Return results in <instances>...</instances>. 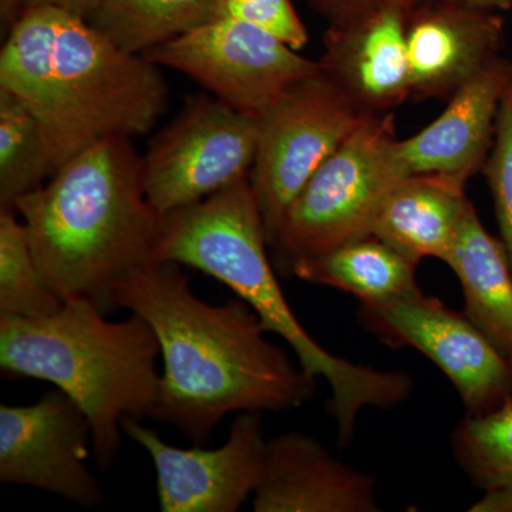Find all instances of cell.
Masks as SVG:
<instances>
[{"label": "cell", "instance_id": "1", "mask_svg": "<svg viewBox=\"0 0 512 512\" xmlns=\"http://www.w3.org/2000/svg\"><path fill=\"white\" fill-rule=\"evenodd\" d=\"M181 268L151 262L114 286L116 306L146 319L160 343L163 372L151 417L207 446L229 413L308 403L318 379L265 338L254 309L239 298L202 301Z\"/></svg>", "mask_w": 512, "mask_h": 512}, {"label": "cell", "instance_id": "2", "mask_svg": "<svg viewBox=\"0 0 512 512\" xmlns=\"http://www.w3.org/2000/svg\"><path fill=\"white\" fill-rule=\"evenodd\" d=\"M0 89L18 96L39 121L50 177L99 141L143 136L168 107L160 66L55 8L23 9L8 30Z\"/></svg>", "mask_w": 512, "mask_h": 512}, {"label": "cell", "instance_id": "3", "mask_svg": "<svg viewBox=\"0 0 512 512\" xmlns=\"http://www.w3.org/2000/svg\"><path fill=\"white\" fill-rule=\"evenodd\" d=\"M47 285L107 312L114 286L153 262L161 215L131 138L99 141L13 205Z\"/></svg>", "mask_w": 512, "mask_h": 512}, {"label": "cell", "instance_id": "4", "mask_svg": "<svg viewBox=\"0 0 512 512\" xmlns=\"http://www.w3.org/2000/svg\"><path fill=\"white\" fill-rule=\"evenodd\" d=\"M268 249L261 211L245 177L161 217L153 262L197 269L247 302L266 332L276 333L291 346L309 376L329 383L338 441L349 446L357 414L366 407L387 410L406 402L413 392L412 376L356 365L320 346L286 301Z\"/></svg>", "mask_w": 512, "mask_h": 512}, {"label": "cell", "instance_id": "5", "mask_svg": "<svg viewBox=\"0 0 512 512\" xmlns=\"http://www.w3.org/2000/svg\"><path fill=\"white\" fill-rule=\"evenodd\" d=\"M160 343L137 313L113 322L86 298L64 301L46 318H0V369L45 380L72 397L92 424L93 454L110 470L123 421L153 416L160 393Z\"/></svg>", "mask_w": 512, "mask_h": 512}, {"label": "cell", "instance_id": "6", "mask_svg": "<svg viewBox=\"0 0 512 512\" xmlns=\"http://www.w3.org/2000/svg\"><path fill=\"white\" fill-rule=\"evenodd\" d=\"M393 113L369 116L293 201L269 245L276 272L301 259L372 235L380 208L403 175L393 161Z\"/></svg>", "mask_w": 512, "mask_h": 512}, {"label": "cell", "instance_id": "7", "mask_svg": "<svg viewBox=\"0 0 512 512\" xmlns=\"http://www.w3.org/2000/svg\"><path fill=\"white\" fill-rule=\"evenodd\" d=\"M365 117L322 72L299 80L258 114L249 183L268 247L299 192Z\"/></svg>", "mask_w": 512, "mask_h": 512}, {"label": "cell", "instance_id": "8", "mask_svg": "<svg viewBox=\"0 0 512 512\" xmlns=\"http://www.w3.org/2000/svg\"><path fill=\"white\" fill-rule=\"evenodd\" d=\"M256 141L258 116L214 96L192 97L143 156L148 201L164 217L249 177Z\"/></svg>", "mask_w": 512, "mask_h": 512}, {"label": "cell", "instance_id": "9", "mask_svg": "<svg viewBox=\"0 0 512 512\" xmlns=\"http://www.w3.org/2000/svg\"><path fill=\"white\" fill-rule=\"evenodd\" d=\"M143 56L161 69L191 77L215 99L255 116L293 84L320 72L318 60L232 18L212 19Z\"/></svg>", "mask_w": 512, "mask_h": 512}, {"label": "cell", "instance_id": "10", "mask_svg": "<svg viewBox=\"0 0 512 512\" xmlns=\"http://www.w3.org/2000/svg\"><path fill=\"white\" fill-rule=\"evenodd\" d=\"M360 323L393 348L429 357L460 394L467 414L481 416L512 396L511 360L464 313L421 289L383 302L360 303Z\"/></svg>", "mask_w": 512, "mask_h": 512}, {"label": "cell", "instance_id": "11", "mask_svg": "<svg viewBox=\"0 0 512 512\" xmlns=\"http://www.w3.org/2000/svg\"><path fill=\"white\" fill-rule=\"evenodd\" d=\"M92 424L72 397L49 390L29 406H0V481L37 488L82 507L104 503L87 467Z\"/></svg>", "mask_w": 512, "mask_h": 512}, {"label": "cell", "instance_id": "12", "mask_svg": "<svg viewBox=\"0 0 512 512\" xmlns=\"http://www.w3.org/2000/svg\"><path fill=\"white\" fill-rule=\"evenodd\" d=\"M124 433L150 454L163 512H235L261 480L266 440L262 413L241 412L224 446L174 447L140 420L123 421Z\"/></svg>", "mask_w": 512, "mask_h": 512}, {"label": "cell", "instance_id": "13", "mask_svg": "<svg viewBox=\"0 0 512 512\" xmlns=\"http://www.w3.org/2000/svg\"><path fill=\"white\" fill-rule=\"evenodd\" d=\"M504 22L497 10L429 0L406 25L413 100H448L500 57Z\"/></svg>", "mask_w": 512, "mask_h": 512}, {"label": "cell", "instance_id": "14", "mask_svg": "<svg viewBox=\"0 0 512 512\" xmlns=\"http://www.w3.org/2000/svg\"><path fill=\"white\" fill-rule=\"evenodd\" d=\"M511 79L512 63L498 57L448 99L433 123L406 140L397 138L393 161L400 174L456 175L468 181L483 170Z\"/></svg>", "mask_w": 512, "mask_h": 512}, {"label": "cell", "instance_id": "15", "mask_svg": "<svg viewBox=\"0 0 512 512\" xmlns=\"http://www.w3.org/2000/svg\"><path fill=\"white\" fill-rule=\"evenodd\" d=\"M409 9L389 6L342 26H329L320 72L363 116L392 113L412 99L406 25Z\"/></svg>", "mask_w": 512, "mask_h": 512}, {"label": "cell", "instance_id": "16", "mask_svg": "<svg viewBox=\"0 0 512 512\" xmlns=\"http://www.w3.org/2000/svg\"><path fill=\"white\" fill-rule=\"evenodd\" d=\"M255 512H377L376 481L303 433L266 440Z\"/></svg>", "mask_w": 512, "mask_h": 512}, {"label": "cell", "instance_id": "17", "mask_svg": "<svg viewBox=\"0 0 512 512\" xmlns=\"http://www.w3.org/2000/svg\"><path fill=\"white\" fill-rule=\"evenodd\" d=\"M466 184L446 174L402 178L384 200L372 235L413 264L426 258L444 262L471 204Z\"/></svg>", "mask_w": 512, "mask_h": 512}, {"label": "cell", "instance_id": "18", "mask_svg": "<svg viewBox=\"0 0 512 512\" xmlns=\"http://www.w3.org/2000/svg\"><path fill=\"white\" fill-rule=\"evenodd\" d=\"M444 262L463 289L464 315L512 362V265L470 204Z\"/></svg>", "mask_w": 512, "mask_h": 512}, {"label": "cell", "instance_id": "19", "mask_svg": "<svg viewBox=\"0 0 512 512\" xmlns=\"http://www.w3.org/2000/svg\"><path fill=\"white\" fill-rule=\"evenodd\" d=\"M417 266L369 235L301 259L291 276L350 293L362 303H375L419 291Z\"/></svg>", "mask_w": 512, "mask_h": 512}, {"label": "cell", "instance_id": "20", "mask_svg": "<svg viewBox=\"0 0 512 512\" xmlns=\"http://www.w3.org/2000/svg\"><path fill=\"white\" fill-rule=\"evenodd\" d=\"M218 6L220 0H103L89 23L119 49L143 56L211 22Z\"/></svg>", "mask_w": 512, "mask_h": 512}, {"label": "cell", "instance_id": "21", "mask_svg": "<svg viewBox=\"0 0 512 512\" xmlns=\"http://www.w3.org/2000/svg\"><path fill=\"white\" fill-rule=\"evenodd\" d=\"M50 178L45 137L35 114L15 94L0 89V208Z\"/></svg>", "mask_w": 512, "mask_h": 512}, {"label": "cell", "instance_id": "22", "mask_svg": "<svg viewBox=\"0 0 512 512\" xmlns=\"http://www.w3.org/2000/svg\"><path fill=\"white\" fill-rule=\"evenodd\" d=\"M63 303L43 278L19 215L0 208V318H46Z\"/></svg>", "mask_w": 512, "mask_h": 512}, {"label": "cell", "instance_id": "23", "mask_svg": "<svg viewBox=\"0 0 512 512\" xmlns=\"http://www.w3.org/2000/svg\"><path fill=\"white\" fill-rule=\"evenodd\" d=\"M451 448L474 487L512 488V396L493 412L466 414L451 434Z\"/></svg>", "mask_w": 512, "mask_h": 512}, {"label": "cell", "instance_id": "24", "mask_svg": "<svg viewBox=\"0 0 512 512\" xmlns=\"http://www.w3.org/2000/svg\"><path fill=\"white\" fill-rule=\"evenodd\" d=\"M481 171L493 195L500 239L512 265V79L498 113L493 147Z\"/></svg>", "mask_w": 512, "mask_h": 512}, {"label": "cell", "instance_id": "25", "mask_svg": "<svg viewBox=\"0 0 512 512\" xmlns=\"http://www.w3.org/2000/svg\"><path fill=\"white\" fill-rule=\"evenodd\" d=\"M217 18L249 23L298 52L309 42L308 30L291 0H220Z\"/></svg>", "mask_w": 512, "mask_h": 512}, {"label": "cell", "instance_id": "26", "mask_svg": "<svg viewBox=\"0 0 512 512\" xmlns=\"http://www.w3.org/2000/svg\"><path fill=\"white\" fill-rule=\"evenodd\" d=\"M426 2L429 0H308L329 26L348 25L389 6L412 10Z\"/></svg>", "mask_w": 512, "mask_h": 512}, {"label": "cell", "instance_id": "27", "mask_svg": "<svg viewBox=\"0 0 512 512\" xmlns=\"http://www.w3.org/2000/svg\"><path fill=\"white\" fill-rule=\"evenodd\" d=\"M103 0H22V8H55L89 20Z\"/></svg>", "mask_w": 512, "mask_h": 512}, {"label": "cell", "instance_id": "28", "mask_svg": "<svg viewBox=\"0 0 512 512\" xmlns=\"http://www.w3.org/2000/svg\"><path fill=\"white\" fill-rule=\"evenodd\" d=\"M473 512H512V488L498 487L485 490L484 497L471 505Z\"/></svg>", "mask_w": 512, "mask_h": 512}, {"label": "cell", "instance_id": "29", "mask_svg": "<svg viewBox=\"0 0 512 512\" xmlns=\"http://www.w3.org/2000/svg\"><path fill=\"white\" fill-rule=\"evenodd\" d=\"M22 0H0L3 28L10 29L22 13Z\"/></svg>", "mask_w": 512, "mask_h": 512}, {"label": "cell", "instance_id": "30", "mask_svg": "<svg viewBox=\"0 0 512 512\" xmlns=\"http://www.w3.org/2000/svg\"><path fill=\"white\" fill-rule=\"evenodd\" d=\"M454 2L464 3V5L476 6V8L490 10H505L512 6L511 0H454Z\"/></svg>", "mask_w": 512, "mask_h": 512}, {"label": "cell", "instance_id": "31", "mask_svg": "<svg viewBox=\"0 0 512 512\" xmlns=\"http://www.w3.org/2000/svg\"><path fill=\"white\" fill-rule=\"evenodd\" d=\"M511 366H512V362H511Z\"/></svg>", "mask_w": 512, "mask_h": 512}, {"label": "cell", "instance_id": "32", "mask_svg": "<svg viewBox=\"0 0 512 512\" xmlns=\"http://www.w3.org/2000/svg\"><path fill=\"white\" fill-rule=\"evenodd\" d=\"M511 2H512V0H511Z\"/></svg>", "mask_w": 512, "mask_h": 512}]
</instances>
